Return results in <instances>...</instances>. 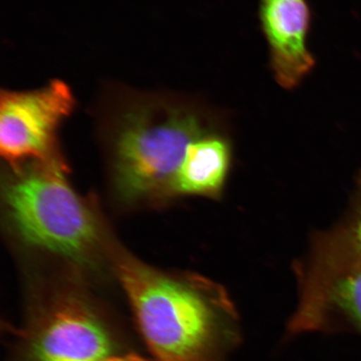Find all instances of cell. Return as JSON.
I'll return each instance as SVG.
<instances>
[{
    "mask_svg": "<svg viewBox=\"0 0 361 361\" xmlns=\"http://www.w3.org/2000/svg\"><path fill=\"white\" fill-rule=\"evenodd\" d=\"M61 164L40 162L8 184V214L23 240L67 259L81 261L96 247L97 221L68 183Z\"/></svg>",
    "mask_w": 361,
    "mask_h": 361,
    "instance_id": "obj_3",
    "label": "cell"
},
{
    "mask_svg": "<svg viewBox=\"0 0 361 361\" xmlns=\"http://www.w3.org/2000/svg\"><path fill=\"white\" fill-rule=\"evenodd\" d=\"M288 331L292 335L305 332L361 335V264L307 292Z\"/></svg>",
    "mask_w": 361,
    "mask_h": 361,
    "instance_id": "obj_7",
    "label": "cell"
},
{
    "mask_svg": "<svg viewBox=\"0 0 361 361\" xmlns=\"http://www.w3.org/2000/svg\"><path fill=\"white\" fill-rule=\"evenodd\" d=\"M124 114L116 140V182L132 200L171 189L189 145L216 120L214 112L187 102L140 106Z\"/></svg>",
    "mask_w": 361,
    "mask_h": 361,
    "instance_id": "obj_2",
    "label": "cell"
},
{
    "mask_svg": "<svg viewBox=\"0 0 361 361\" xmlns=\"http://www.w3.org/2000/svg\"><path fill=\"white\" fill-rule=\"evenodd\" d=\"M259 16L274 78L281 87L295 89L315 66L307 47L308 4L306 0H260Z\"/></svg>",
    "mask_w": 361,
    "mask_h": 361,
    "instance_id": "obj_6",
    "label": "cell"
},
{
    "mask_svg": "<svg viewBox=\"0 0 361 361\" xmlns=\"http://www.w3.org/2000/svg\"><path fill=\"white\" fill-rule=\"evenodd\" d=\"M230 161L228 142L207 133L189 145L171 190L180 194H213L222 188Z\"/></svg>",
    "mask_w": 361,
    "mask_h": 361,
    "instance_id": "obj_8",
    "label": "cell"
},
{
    "mask_svg": "<svg viewBox=\"0 0 361 361\" xmlns=\"http://www.w3.org/2000/svg\"><path fill=\"white\" fill-rule=\"evenodd\" d=\"M115 329L82 298H56L20 335L18 361H103L120 355Z\"/></svg>",
    "mask_w": 361,
    "mask_h": 361,
    "instance_id": "obj_4",
    "label": "cell"
},
{
    "mask_svg": "<svg viewBox=\"0 0 361 361\" xmlns=\"http://www.w3.org/2000/svg\"><path fill=\"white\" fill-rule=\"evenodd\" d=\"M103 361H155V360H150L144 357H142V356L134 355V354H120L115 356H112V357L109 359H106Z\"/></svg>",
    "mask_w": 361,
    "mask_h": 361,
    "instance_id": "obj_10",
    "label": "cell"
},
{
    "mask_svg": "<svg viewBox=\"0 0 361 361\" xmlns=\"http://www.w3.org/2000/svg\"><path fill=\"white\" fill-rule=\"evenodd\" d=\"M74 106L73 93L61 80L28 92L2 90L0 151L4 159L12 165L55 160L57 129Z\"/></svg>",
    "mask_w": 361,
    "mask_h": 361,
    "instance_id": "obj_5",
    "label": "cell"
},
{
    "mask_svg": "<svg viewBox=\"0 0 361 361\" xmlns=\"http://www.w3.org/2000/svg\"><path fill=\"white\" fill-rule=\"evenodd\" d=\"M359 180L357 202L343 245V270L361 264V176Z\"/></svg>",
    "mask_w": 361,
    "mask_h": 361,
    "instance_id": "obj_9",
    "label": "cell"
},
{
    "mask_svg": "<svg viewBox=\"0 0 361 361\" xmlns=\"http://www.w3.org/2000/svg\"><path fill=\"white\" fill-rule=\"evenodd\" d=\"M120 281L155 361H226L241 341L222 296L174 281L125 259Z\"/></svg>",
    "mask_w": 361,
    "mask_h": 361,
    "instance_id": "obj_1",
    "label": "cell"
}]
</instances>
